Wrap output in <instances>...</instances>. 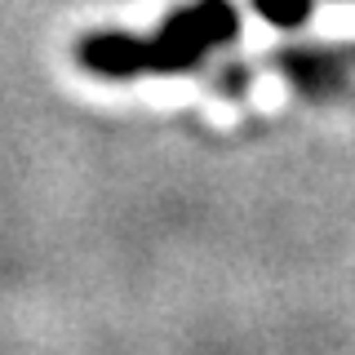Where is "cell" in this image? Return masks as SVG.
I'll return each instance as SVG.
<instances>
[{
    "label": "cell",
    "mask_w": 355,
    "mask_h": 355,
    "mask_svg": "<svg viewBox=\"0 0 355 355\" xmlns=\"http://www.w3.org/2000/svg\"><path fill=\"white\" fill-rule=\"evenodd\" d=\"M262 18H271L275 27H293L311 14V0H253Z\"/></svg>",
    "instance_id": "3"
},
{
    "label": "cell",
    "mask_w": 355,
    "mask_h": 355,
    "mask_svg": "<svg viewBox=\"0 0 355 355\" xmlns=\"http://www.w3.org/2000/svg\"><path fill=\"white\" fill-rule=\"evenodd\" d=\"M76 58L103 80H133V76H147V40L133 31H89L76 44Z\"/></svg>",
    "instance_id": "2"
},
{
    "label": "cell",
    "mask_w": 355,
    "mask_h": 355,
    "mask_svg": "<svg viewBox=\"0 0 355 355\" xmlns=\"http://www.w3.org/2000/svg\"><path fill=\"white\" fill-rule=\"evenodd\" d=\"M240 31V14L227 0H196L164 18V27L147 40V76L191 71L209 49L227 44Z\"/></svg>",
    "instance_id": "1"
}]
</instances>
